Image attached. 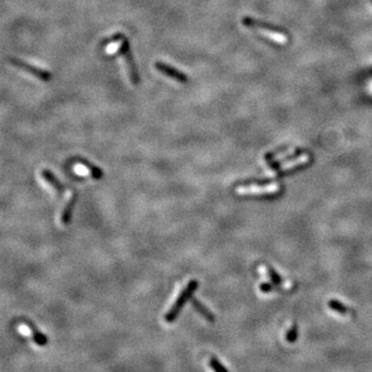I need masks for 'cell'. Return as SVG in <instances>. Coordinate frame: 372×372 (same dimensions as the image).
Here are the masks:
<instances>
[{"label":"cell","mask_w":372,"mask_h":372,"mask_svg":"<svg viewBox=\"0 0 372 372\" xmlns=\"http://www.w3.org/2000/svg\"><path fill=\"white\" fill-rule=\"evenodd\" d=\"M197 287H199V281L195 280V279L191 280L187 283V286L184 288V290L180 292V295L178 296L176 302L174 303V305L171 307V309L167 312V314L164 315L165 322L173 323L178 318V315H179L180 311L182 310V308L184 307V305L186 304L188 300H191V298L193 297L194 292L195 291Z\"/></svg>","instance_id":"obj_1"},{"label":"cell","mask_w":372,"mask_h":372,"mask_svg":"<svg viewBox=\"0 0 372 372\" xmlns=\"http://www.w3.org/2000/svg\"><path fill=\"white\" fill-rule=\"evenodd\" d=\"M243 24L245 26H248V27H252V28H256L258 29L260 34H263L264 36H266L267 38L270 39V41L274 42V43H277V44H280V45H284L287 44L288 42V36L284 35L283 33H280V32H277V31H274L272 29H269L263 25L259 24L258 22L253 21L251 19H244L243 20Z\"/></svg>","instance_id":"obj_2"},{"label":"cell","mask_w":372,"mask_h":372,"mask_svg":"<svg viewBox=\"0 0 372 372\" xmlns=\"http://www.w3.org/2000/svg\"><path fill=\"white\" fill-rule=\"evenodd\" d=\"M119 52L122 54V56L124 57L126 69H128V73H129V79H130L131 83L133 85H138L139 82H140L138 70L136 68V65H134V62H133V59H132V55H131L130 50H129V42H128V39H126L125 37H123V39H122V44H121Z\"/></svg>","instance_id":"obj_3"},{"label":"cell","mask_w":372,"mask_h":372,"mask_svg":"<svg viewBox=\"0 0 372 372\" xmlns=\"http://www.w3.org/2000/svg\"><path fill=\"white\" fill-rule=\"evenodd\" d=\"M279 184H268L260 186L259 184L249 185H239L237 187V192L241 194H273L279 192Z\"/></svg>","instance_id":"obj_4"},{"label":"cell","mask_w":372,"mask_h":372,"mask_svg":"<svg viewBox=\"0 0 372 372\" xmlns=\"http://www.w3.org/2000/svg\"><path fill=\"white\" fill-rule=\"evenodd\" d=\"M9 61H10L11 65H13L15 67H18L22 70H25V72L33 75L34 77L41 79V80H43V81H49L51 79V74L49 72H47V70L42 69V68H37L33 65H29V63L19 59V58L10 57Z\"/></svg>","instance_id":"obj_5"},{"label":"cell","mask_w":372,"mask_h":372,"mask_svg":"<svg viewBox=\"0 0 372 372\" xmlns=\"http://www.w3.org/2000/svg\"><path fill=\"white\" fill-rule=\"evenodd\" d=\"M18 330L22 335L29 337L35 344L39 346H44L48 342V339H47L46 335L41 333V332H38L34 326L27 322L20 323L18 326Z\"/></svg>","instance_id":"obj_6"},{"label":"cell","mask_w":372,"mask_h":372,"mask_svg":"<svg viewBox=\"0 0 372 372\" xmlns=\"http://www.w3.org/2000/svg\"><path fill=\"white\" fill-rule=\"evenodd\" d=\"M154 66L158 70V72H161L162 74L168 76V77L174 79V80H176L180 83H185L188 80L187 77L183 73L179 72L178 69L170 66L169 65H165V63H163V62H156Z\"/></svg>","instance_id":"obj_7"},{"label":"cell","mask_w":372,"mask_h":372,"mask_svg":"<svg viewBox=\"0 0 372 372\" xmlns=\"http://www.w3.org/2000/svg\"><path fill=\"white\" fill-rule=\"evenodd\" d=\"M41 176L43 177V179L47 182V183H48L54 189L55 193H56L57 194L61 195L63 193H65V186H63L61 182L53 175L52 172L48 170H43L41 173Z\"/></svg>","instance_id":"obj_8"},{"label":"cell","mask_w":372,"mask_h":372,"mask_svg":"<svg viewBox=\"0 0 372 372\" xmlns=\"http://www.w3.org/2000/svg\"><path fill=\"white\" fill-rule=\"evenodd\" d=\"M76 203H77V194H73L72 195H70V197L65 206V208H63V210L61 212L60 220H61L62 225L66 226L69 224V221H70V219H72V216H73V212H74Z\"/></svg>","instance_id":"obj_9"},{"label":"cell","mask_w":372,"mask_h":372,"mask_svg":"<svg viewBox=\"0 0 372 372\" xmlns=\"http://www.w3.org/2000/svg\"><path fill=\"white\" fill-rule=\"evenodd\" d=\"M309 161H310L309 155H308V154H302V155L298 156L297 158H295V160H291V161H289L287 162H284L282 165H280L278 169L275 170V173L286 172V171L291 170V169H294V168L300 167V165L309 162Z\"/></svg>","instance_id":"obj_10"},{"label":"cell","mask_w":372,"mask_h":372,"mask_svg":"<svg viewBox=\"0 0 372 372\" xmlns=\"http://www.w3.org/2000/svg\"><path fill=\"white\" fill-rule=\"evenodd\" d=\"M192 304H193V306H194V309H195L197 312H199L206 321H208V322H210V323H214V322H215V316H214V314H213V313L208 309L207 307L204 306V304H202L199 300H196V299L193 298V299H192Z\"/></svg>","instance_id":"obj_11"},{"label":"cell","mask_w":372,"mask_h":372,"mask_svg":"<svg viewBox=\"0 0 372 372\" xmlns=\"http://www.w3.org/2000/svg\"><path fill=\"white\" fill-rule=\"evenodd\" d=\"M80 163L83 164L84 167L88 170L89 175H91V177L93 179H100V178H102V176H104V173H102V171L99 168L96 167L94 164L86 162V161H80Z\"/></svg>","instance_id":"obj_12"},{"label":"cell","mask_w":372,"mask_h":372,"mask_svg":"<svg viewBox=\"0 0 372 372\" xmlns=\"http://www.w3.org/2000/svg\"><path fill=\"white\" fill-rule=\"evenodd\" d=\"M209 365H210V367L213 369V370H215L216 372H226L227 371V369L223 365V364H221L216 358H214V357H212V358H210L209 359Z\"/></svg>","instance_id":"obj_13"},{"label":"cell","mask_w":372,"mask_h":372,"mask_svg":"<svg viewBox=\"0 0 372 372\" xmlns=\"http://www.w3.org/2000/svg\"><path fill=\"white\" fill-rule=\"evenodd\" d=\"M329 305H330V308H332V309L335 310L336 312L341 313L343 315H348V313H350V310H348L347 308L343 307L341 304H339L338 302H335V301H332V302L329 303Z\"/></svg>","instance_id":"obj_14"},{"label":"cell","mask_w":372,"mask_h":372,"mask_svg":"<svg viewBox=\"0 0 372 372\" xmlns=\"http://www.w3.org/2000/svg\"><path fill=\"white\" fill-rule=\"evenodd\" d=\"M295 152V149H291V150H288V151H284V152H278L276 154H273L272 157H269L268 160L269 161H272V162H278L279 160H281V158H284L287 157L288 155H291Z\"/></svg>","instance_id":"obj_15"},{"label":"cell","mask_w":372,"mask_h":372,"mask_svg":"<svg viewBox=\"0 0 372 372\" xmlns=\"http://www.w3.org/2000/svg\"><path fill=\"white\" fill-rule=\"evenodd\" d=\"M260 291H264V292L270 291H271V286H270V284H268V283H263L262 286H260Z\"/></svg>","instance_id":"obj_16"},{"label":"cell","mask_w":372,"mask_h":372,"mask_svg":"<svg viewBox=\"0 0 372 372\" xmlns=\"http://www.w3.org/2000/svg\"><path fill=\"white\" fill-rule=\"evenodd\" d=\"M295 338H296V330H295V328H294V329H291V334L289 335L288 340H289V341H294Z\"/></svg>","instance_id":"obj_17"}]
</instances>
